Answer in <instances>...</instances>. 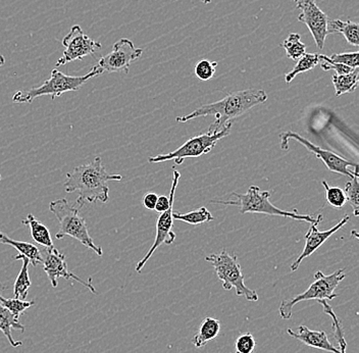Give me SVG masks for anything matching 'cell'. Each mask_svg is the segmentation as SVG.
Wrapping results in <instances>:
<instances>
[{
  "label": "cell",
  "instance_id": "cell-1",
  "mask_svg": "<svg viewBox=\"0 0 359 353\" xmlns=\"http://www.w3.org/2000/svg\"><path fill=\"white\" fill-rule=\"evenodd\" d=\"M268 100V94L264 90L249 88L228 94L223 100L210 105H202L199 109L183 116H177L178 123H186L201 116H213L215 121L210 126L208 132L217 133L223 129L226 124L232 123L238 116L245 114L249 109L262 105Z\"/></svg>",
  "mask_w": 359,
  "mask_h": 353
},
{
  "label": "cell",
  "instance_id": "cell-2",
  "mask_svg": "<svg viewBox=\"0 0 359 353\" xmlns=\"http://www.w3.org/2000/svg\"><path fill=\"white\" fill-rule=\"evenodd\" d=\"M122 175L109 174L102 165V159L96 156L87 165L76 166L71 173H67L65 182V191L67 193L78 192L76 204L84 206L85 204H95L100 201L107 204L109 199L111 181H121Z\"/></svg>",
  "mask_w": 359,
  "mask_h": 353
},
{
  "label": "cell",
  "instance_id": "cell-3",
  "mask_svg": "<svg viewBox=\"0 0 359 353\" xmlns=\"http://www.w3.org/2000/svg\"><path fill=\"white\" fill-rule=\"evenodd\" d=\"M234 200H212V204H224V206H234L239 208L241 213H262V215H275V217L289 218L296 221L306 222L313 224L322 219L323 215L313 218L309 215H299L297 210L286 211L273 206L269 199L271 193L269 191H262L258 186L251 185L246 193L233 192Z\"/></svg>",
  "mask_w": 359,
  "mask_h": 353
},
{
  "label": "cell",
  "instance_id": "cell-4",
  "mask_svg": "<svg viewBox=\"0 0 359 353\" xmlns=\"http://www.w3.org/2000/svg\"><path fill=\"white\" fill-rule=\"evenodd\" d=\"M103 74L100 67H92L91 71L84 76H69L62 73L58 69H53L51 71L50 77L39 87H34L27 91L15 92L13 96L15 103H32L36 98L41 96L49 95L51 100H55L67 92H75L80 90L81 87L90 80Z\"/></svg>",
  "mask_w": 359,
  "mask_h": 353
},
{
  "label": "cell",
  "instance_id": "cell-5",
  "mask_svg": "<svg viewBox=\"0 0 359 353\" xmlns=\"http://www.w3.org/2000/svg\"><path fill=\"white\" fill-rule=\"evenodd\" d=\"M83 206H71L66 199H56L49 204V211L55 215L60 222V230L56 233V239L69 236L82 243L87 248L91 249L97 255H102L103 249L95 245V242L90 236L86 220L81 217L80 211Z\"/></svg>",
  "mask_w": 359,
  "mask_h": 353
},
{
  "label": "cell",
  "instance_id": "cell-6",
  "mask_svg": "<svg viewBox=\"0 0 359 353\" xmlns=\"http://www.w3.org/2000/svg\"><path fill=\"white\" fill-rule=\"evenodd\" d=\"M344 269H340L331 275H325L322 271H318L314 275V282L302 293L295 298L284 299L279 307L280 317L283 320H290L293 314V309L297 303L309 300H333L338 298L336 293L337 287L344 280Z\"/></svg>",
  "mask_w": 359,
  "mask_h": 353
},
{
  "label": "cell",
  "instance_id": "cell-7",
  "mask_svg": "<svg viewBox=\"0 0 359 353\" xmlns=\"http://www.w3.org/2000/svg\"><path fill=\"white\" fill-rule=\"evenodd\" d=\"M205 260L212 265L215 274L223 283V288L226 291H230L235 288L237 296H245L248 301L258 300L257 291L245 285L241 265L239 264L236 254L223 251L222 253L206 256Z\"/></svg>",
  "mask_w": 359,
  "mask_h": 353
},
{
  "label": "cell",
  "instance_id": "cell-8",
  "mask_svg": "<svg viewBox=\"0 0 359 353\" xmlns=\"http://www.w3.org/2000/svg\"><path fill=\"white\" fill-rule=\"evenodd\" d=\"M231 128H232V123H229L224 126L223 129L219 132H208L205 134L199 135V136L192 137L175 152L149 157L148 161L151 164H157L174 161L177 165H182L186 159H196L201 155L210 154L221 139L229 136Z\"/></svg>",
  "mask_w": 359,
  "mask_h": 353
},
{
  "label": "cell",
  "instance_id": "cell-9",
  "mask_svg": "<svg viewBox=\"0 0 359 353\" xmlns=\"http://www.w3.org/2000/svg\"><path fill=\"white\" fill-rule=\"evenodd\" d=\"M280 148L285 150V152L289 149V140L293 139V140L302 143L309 152H311L318 159H320L325 164V166H327V170L331 171V172L350 178L358 176V170L352 171L350 168H358V164L352 163V161H348L344 157L336 154L335 152H330V150L324 149V148L316 145V144L307 140L306 138H304L298 133L293 131L284 132L280 135Z\"/></svg>",
  "mask_w": 359,
  "mask_h": 353
},
{
  "label": "cell",
  "instance_id": "cell-10",
  "mask_svg": "<svg viewBox=\"0 0 359 353\" xmlns=\"http://www.w3.org/2000/svg\"><path fill=\"white\" fill-rule=\"evenodd\" d=\"M62 45L65 46V51L62 58L56 62V67L65 66L75 60H83V58L94 55V53L102 48L100 42L91 39L79 25L74 26L62 39Z\"/></svg>",
  "mask_w": 359,
  "mask_h": 353
},
{
  "label": "cell",
  "instance_id": "cell-11",
  "mask_svg": "<svg viewBox=\"0 0 359 353\" xmlns=\"http://www.w3.org/2000/svg\"><path fill=\"white\" fill-rule=\"evenodd\" d=\"M142 53V48H137L131 40L122 38L114 44L111 53L100 58L98 67L103 73H129L132 62L140 58Z\"/></svg>",
  "mask_w": 359,
  "mask_h": 353
},
{
  "label": "cell",
  "instance_id": "cell-12",
  "mask_svg": "<svg viewBox=\"0 0 359 353\" xmlns=\"http://www.w3.org/2000/svg\"><path fill=\"white\" fill-rule=\"evenodd\" d=\"M296 8L300 11L298 21L306 25L313 35L318 49L325 46V38L329 35V18L327 13L318 8L316 0H298Z\"/></svg>",
  "mask_w": 359,
  "mask_h": 353
},
{
  "label": "cell",
  "instance_id": "cell-13",
  "mask_svg": "<svg viewBox=\"0 0 359 353\" xmlns=\"http://www.w3.org/2000/svg\"><path fill=\"white\" fill-rule=\"evenodd\" d=\"M42 256H43L42 265H43L44 272L50 280L53 288L57 287L58 278H64L67 281L72 279V280L77 281L83 286L88 288L92 293L97 294L91 282H86V281L82 280L77 275L69 271L66 255L60 253L55 246L51 247V248H46V251L44 254H42Z\"/></svg>",
  "mask_w": 359,
  "mask_h": 353
},
{
  "label": "cell",
  "instance_id": "cell-14",
  "mask_svg": "<svg viewBox=\"0 0 359 353\" xmlns=\"http://www.w3.org/2000/svg\"><path fill=\"white\" fill-rule=\"evenodd\" d=\"M322 220L323 218L322 219L318 220V222L311 224L309 232L305 235L304 248H303L302 254L298 256L297 260H296L291 265L292 272L297 271L298 267H299L303 260H305V258H309L311 254L316 253V251H318V249L320 248V247L322 246V245L324 244V243L327 241L332 235H334V234L338 232L341 228H343V227L349 222L350 217L348 215H345V217L343 218L338 224L335 225L333 228L327 231H320L318 229V225L322 222Z\"/></svg>",
  "mask_w": 359,
  "mask_h": 353
},
{
  "label": "cell",
  "instance_id": "cell-15",
  "mask_svg": "<svg viewBox=\"0 0 359 353\" xmlns=\"http://www.w3.org/2000/svg\"><path fill=\"white\" fill-rule=\"evenodd\" d=\"M172 208H174V200L170 202V208L161 213L156 222V236L154 244L150 247L144 258L137 264L136 272L140 273L146 262L151 258L152 254L156 253L157 248L163 244L170 245L176 239V234L172 231L174 227V217H172Z\"/></svg>",
  "mask_w": 359,
  "mask_h": 353
},
{
  "label": "cell",
  "instance_id": "cell-16",
  "mask_svg": "<svg viewBox=\"0 0 359 353\" xmlns=\"http://www.w3.org/2000/svg\"><path fill=\"white\" fill-rule=\"evenodd\" d=\"M287 333L309 347L325 350L327 352L340 353L338 348L335 347V345L329 340V337L325 331H313L306 326L302 325L299 326L297 332L288 329Z\"/></svg>",
  "mask_w": 359,
  "mask_h": 353
},
{
  "label": "cell",
  "instance_id": "cell-17",
  "mask_svg": "<svg viewBox=\"0 0 359 353\" xmlns=\"http://www.w3.org/2000/svg\"><path fill=\"white\" fill-rule=\"evenodd\" d=\"M0 243L15 247L19 251V254L26 256L30 260L33 267H37L38 265H42V262H43V256H42L41 251L32 243L11 239L6 233L1 232V231H0Z\"/></svg>",
  "mask_w": 359,
  "mask_h": 353
},
{
  "label": "cell",
  "instance_id": "cell-18",
  "mask_svg": "<svg viewBox=\"0 0 359 353\" xmlns=\"http://www.w3.org/2000/svg\"><path fill=\"white\" fill-rule=\"evenodd\" d=\"M221 332V321L217 319L206 317L201 321L198 332L192 338V344L196 348H201L206 344L217 338Z\"/></svg>",
  "mask_w": 359,
  "mask_h": 353
},
{
  "label": "cell",
  "instance_id": "cell-19",
  "mask_svg": "<svg viewBox=\"0 0 359 353\" xmlns=\"http://www.w3.org/2000/svg\"><path fill=\"white\" fill-rule=\"evenodd\" d=\"M13 330L25 332V327L20 324L19 319L15 318L10 310L0 305V331L4 333V336L8 338V342L13 347H19L22 345V341H15L13 338Z\"/></svg>",
  "mask_w": 359,
  "mask_h": 353
},
{
  "label": "cell",
  "instance_id": "cell-20",
  "mask_svg": "<svg viewBox=\"0 0 359 353\" xmlns=\"http://www.w3.org/2000/svg\"><path fill=\"white\" fill-rule=\"evenodd\" d=\"M22 224L30 229L31 236H32L34 241L46 247V248H51V247L55 246L53 238H51L50 231L44 224L38 221L32 213L27 215L26 219L22 220Z\"/></svg>",
  "mask_w": 359,
  "mask_h": 353
},
{
  "label": "cell",
  "instance_id": "cell-21",
  "mask_svg": "<svg viewBox=\"0 0 359 353\" xmlns=\"http://www.w3.org/2000/svg\"><path fill=\"white\" fill-rule=\"evenodd\" d=\"M13 260H22V262L21 271H20L19 276H18L17 280L15 282V286H13V294H15V298L25 300L27 296H28L29 289H30L31 285H32L30 277H29L30 260L26 256L22 255V254H18V255L13 258Z\"/></svg>",
  "mask_w": 359,
  "mask_h": 353
},
{
  "label": "cell",
  "instance_id": "cell-22",
  "mask_svg": "<svg viewBox=\"0 0 359 353\" xmlns=\"http://www.w3.org/2000/svg\"><path fill=\"white\" fill-rule=\"evenodd\" d=\"M327 29H329V34H342L348 44L353 45V46H358L359 27L358 22L351 21L344 22L341 21V20H330Z\"/></svg>",
  "mask_w": 359,
  "mask_h": 353
},
{
  "label": "cell",
  "instance_id": "cell-23",
  "mask_svg": "<svg viewBox=\"0 0 359 353\" xmlns=\"http://www.w3.org/2000/svg\"><path fill=\"white\" fill-rule=\"evenodd\" d=\"M358 67L354 69L351 73L346 75H334L332 78L334 87H335L336 96H341L343 94L352 93L358 88L359 82Z\"/></svg>",
  "mask_w": 359,
  "mask_h": 353
},
{
  "label": "cell",
  "instance_id": "cell-24",
  "mask_svg": "<svg viewBox=\"0 0 359 353\" xmlns=\"http://www.w3.org/2000/svg\"><path fill=\"white\" fill-rule=\"evenodd\" d=\"M318 64H320V55L318 53H305L297 60L295 67H293L290 73L285 75V81H286V83H290L296 76L313 71Z\"/></svg>",
  "mask_w": 359,
  "mask_h": 353
},
{
  "label": "cell",
  "instance_id": "cell-25",
  "mask_svg": "<svg viewBox=\"0 0 359 353\" xmlns=\"http://www.w3.org/2000/svg\"><path fill=\"white\" fill-rule=\"evenodd\" d=\"M318 303L322 305L325 314L332 319L334 336H335L337 342H338L339 352H340V353H346L347 343L346 340H345L344 330H343L342 323H341L340 319L336 316L335 312H334L331 305L327 303V301L318 300Z\"/></svg>",
  "mask_w": 359,
  "mask_h": 353
},
{
  "label": "cell",
  "instance_id": "cell-26",
  "mask_svg": "<svg viewBox=\"0 0 359 353\" xmlns=\"http://www.w3.org/2000/svg\"><path fill=\"white\" fill-rule=\"evenodd\" d=\"M280 46L286 51V55L293 60H299L306 53V45L302 42V36L297 33L289 34Z\"/></svg>",
  "mask_w": 359,
  "mask_h": 353
},
{
  "label": "cell",
  "instance_id": "cell-27",
  "mask_svg": "<svg viewBox=\"0 0 359 353\" xmlns=\"http://www.w3.org/2000/svg\"><path fill=\"white\" fill-rule=\"evenodd\" d=\"M172 217L177 221L187 222V224L192 225V226H198V225L212 222L215 220L212 213L206 208H201L187 213H172Z\"/></svg>",
  "mask_w": 359,
  "mask_h": 353
},
{
  "label": "cell",
  "instance_id": "cell-28",
  "mask_svg": "<svg viewBox=\"0 0 359 353\" xmlns=\"http://www.w3.org/2000/svg\"><path fill=\"white\" fill-rule=\"evenodd\" d=\"M0 305L10 310L15 318L19 319V317L24 314L27 309H30L35 305V301L22 300V299L15 298H6L0 294Z\"/></svg>",
  "mask_w": 359,
  "mask_h": 353
},
{
  "label": "cell",
  "instance_id": "cell-29",
  "mask_svg": "<svg viewBox=\"0 0 359 353\" xmlns=\"http://www.w3.org/2000/svg\"><path fill=\"white\" fill-rule=\"evenodd\" d=\"M325 191V200L334 208H342L346 204L347 199L344 190L339 187H332L327 181L322 182Z\"/></svg>",
  "mask_w": 359,
  "mask_h": 353
},
{
  "label": "cell",
  "instance_id": "cell-30",
  "mask_svg": "<svg viewBox=\"0 0 359 353\" xmlns=\"http://www.w3.org/2000/svg\"><path fill=\"white\" fill-rule=\"evenodd\" d=\"M345 195H346L347 201L353 208V215L358 218L359 215V183L358 176L351 178L349 182H347L345 186Z\"/></svg>",
  "mask_w": 359,
  "mask_h": 353
},
{
  "label": "cell",
  "instance_id": "cell-31",
  "mask_svg": "<svg viewBox=\"0 0 359 353\" xmlns=\"http://www.w3.org/2000/svg\"><path fill=\"white\" fill-rule=\"evenodd\" d=\"M255 338L251 333H242L235 340V352L233 353H252L255 352Z\"/></svg>",
  "mask_w": 359,
  "mask_h": 353
},
{
  "label": "cell",
  "instance_id": "cell-32",
  "mask_svg": "<svg viewBox=\"0 0 359 353\" xmlns=\"http://www.w3.org/2000/svg\"><path fill=\"white\" fill-rule=\"evenodd\" d=\"M217 66V62H210L208 60H199L194 67L195 75L201 81L210 80L215 76Z\"/></svg>",
  "mask_w": 359,
  "mask_h": 353
},
{
  "label": "cell",
  "instance_id": "cell-33",
  "mask_svg": "<svg viewBox=\"0 0 359 353\" xmlns=\"http://www.w3.org/2000/svg\"><path fill=\"white\" fill-rule=\"evenodd\" d=\"M332 62L337 64L344 65V66L356 69L359 66V53H333L329 56Z\"/></svg>",
  "mask_w": 359,
  "mask_h": 353
},
{
  "label": "cell",
  "instance_id": "cell-34",
  "mask_svg": "<svg viewBox=\"0 0 359 353\" xmlns=\"http://www.w3.org/2000/svg\"><path fill=\"white\" fill-rule=\"evenodd\" d=\"M320 65L324 71H333L336 72V75H346V74L351 73L354 69L344 66V65L337 64V62H332L329 56L320 55Z\"/></svg>",
  "mask_w": 359,
  "mask_h": 353
},
{
  "label": "cell",
  "instance_id": "cell-35",
  "mask_svg": "<svg viewBox=\"0 0 359 353\" xmlns=\"http://www.w3.org/2000/svg\"><path fill=\"white\" fill-rule=\"evenodd\" d=\"M157 199H158V197H157L156 193H146L142 199L143 206H144L147 211H154L156 206Z\"/></svg>",
  "mask_w": 359,
  "mask_h": 353
},
{
  "label": "cell",
  "instance_id": "cell-36",
  "mask_svg": "<svg viewBox=\"0 0 359 353\" xmlns=\"http://www.w3.org/2000/svg\"><path fill=\"white\" fill-rule=\"evenodd\" d=\"M4 64H6V58H4V56L0 53V67L4 66Z\"/></svg>",
  "mask_w": 359,
  "mask_h": 353
},
{
  "label": "cell",
  "instance_id": "cell-37",
  "mask_svg": "<svg viewBox=\"0 0 359 353\" xmlns=\"http://www.w3.org/2000/svg\"><path fill=\"white\" fill-rule=\"evenodd\" d=\"M202 2H204V4H210L212 2V0H201Z\"/></svg>",
  "mask_w": 359,
  "mask_h": 353
},
{
  "label": "cell",
  "instance_id": "cell-38",
  "mask_svg": "<svg viewBox=\"0 0 359 353\" xmlns=\"http://www.w3.org/2000/svg\"><path fill=\"white\" fill-rule=\"evenodd\" d=\"M294 1H295L296 4H297L298 0H294Z\"/></svg>",
  "mask_w": 359,
  "mask_h": 353
},
{
  "label": "cell",
  "instance_id": "cell-39",
  "mask_svg": "<svg viewBox=\"0 0 359 353\" xmlns=\"http://www.w3.org/2000/svg\"><path fill=\"white\" fill-rule=\"evenodd\" d=\"M0 181H1V175H0Z\"/></svg>",
  "mask_w": 359,
  "mask_h": 353
}]
</instances>
